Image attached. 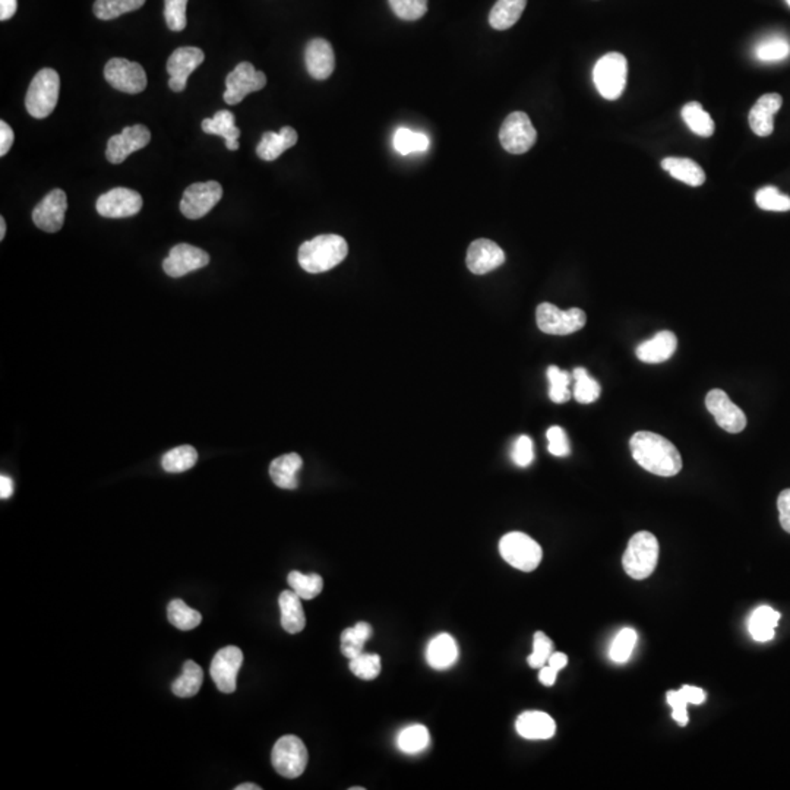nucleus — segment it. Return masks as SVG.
<instances>
[{
	"instance_id": "9b49d317",
	"label": "nucleus",
	"mask_w": 790,
	"mask_h": 790,
	"mask_svg": "<svg viewBox=\"0 0 790 790\" xmlns=\"http://www.w3.org/2000/svg\"><path fill=\"white\" fill-rule=\"evenodd\" d=\"M104 78L117 91L140 94L147 88L148 78L144 68L136 62L115 57L104 66Z\"/></svg>"
},
{
	"instance_id": "4d7b16f0",
	"label": "nucleus",
	"mask_w": 790,
	"mask_h": 790,
	"mask_svg": "<svg viewBox=\"0 0 790 790\" xmlns=\"http://www.w3.org/2000/svg\"><path fill=\"white\" fill-rule=\"evenodd\" d=\"M15 141V133L4 120L0 122V156L4 157L13 147Z\"/></svg>"
},
{
	"instance_id": "49530a36",
	"label": "nucleus",
	"mask_w": 790,
	"mask_h": 790,
	"mask_svg": "<svg viewBox=\"0 0 790 790\" xmlns=\"http://www.w3.org/2000/svg\"><path fill=\"white\" fill-rule=\"evenodd\" d=\"M637 644V632L632 628H623L611 647V658L616 663H625L630 660L632 651Z\"/></svg>"
},
{
	"instance_id": "a878e982",
	"label": "nucleus",
	"mask_w": 790,
	"mask_h": 790,
	"mask_svg": "<svg viewBox=\"0 0 790 790\" xmlns=\"http://www.w3.org/2000/svg\"><path fill=\"white\" fill-rule=\"evenodd\" d=\"M302 466H304V459L299 454H296V452L284 454L272 461L270 466V476H271L272 482L276 486L293 491L299 486L297 473Z\"/></svg>"
},
{
	"instance_id": "20e7f679",
	"label": "nucleus",
	"mask_w": 790,
	"mask_h": 790,
	"mask_svg": "<svg viewBox=\"0 0 790 790\" xmlns=\"http://www.w3.org/2000/svg\"><path fill=\"white\" fill-rule=\"evenodd\" d=\"M60 78L59 73L52 68L41 69L40 73L32 78L27 97H25V107L27 112L36 119H44L50 116L56 108L59 100Z\"/></svg>"
},
{
	"instance_id": "473e14b6",
	"label": "nucleus",
	"mask_w": 790,
	"mask_h": 790,
	"mask_svg": "<svg viewBox=\"0 0 790 790\" xmlns=\"http://www.w3.org/2000/svg\"><path fill=\"white\" fill-rule=\"evenodd\" d=\"M202 683H204V672L200 665L193 660H188L185 662L184 674L173 683V694L180 699H191L200 692Z\"/></svg>"
},
{
	"instance_id": "ea45409f",
	"label": "nucleus",
	"mask_w": 790,
	"mask_h": 790,
	"mask_svg": "<svg viewBox=\"0 0 790 790\" xmlns=\"http://www.w3.org/2000/svg\"><path fill=\"white\" fill-rule=\"evenodd\" d=\"M574 380V399L581 404H591L600 397V383L593 380L584 367H575L572 372Z\"/></svg>"
},
{
	"instance_id": "13d9d810",
	"label": "nucleus",
	"mask_w": 790,
	"mask_h": 790,
	"mask_svg": "<svg viewBox=\"0 0 790 790\" xmlns=\"http://www.w3.org/2000/svg\"><path fill=\"white\" fill-rule=\"evenodd\" d=\"M683 694L687 695L688 701L690 704H695V706H699V704H702L704 700H706V692L701 690V688L697 687H690V685H685L683 687Z\"/></svg>"
},
{
	"instance_id": "a18cd8bd",
	"label": "nucleus",
	"mask_w": 790,
	"mask_h": 790,
	"mask_svg": "<svg viewBox=\"0 0 790 790\" xmlns=\"http://www.w3.org/2000/svg\"><path fill=\"white\" fill-rule=\"evenodd\" d=\"M755 202L764 211H790V196L785 195L775 186L760 189L755 195Z\"/></svg>"
},
{
	"instance_id": "b1692460",
	"label": "nucleus",
	"mask_w": 790,
	"mask_h": 790,
	"mask_svg": "<svg viewBox=\"0 0 790 790\" xmlns=\"http://www.w3.org/2000/svg\"><path fill=\"white\" fill-rule=\"evenodd\" d=\"M515 729L526 739H551L556 732V723L543 711H526L517 718Z\"/></svg>"
},
{
	"instance_id": "cd10ccee",
	"label": "nucleus",
	"mask_w": 790,
	"mask_h": 790,
	"mask_svg": "<svg viewBox=\"0 0 790 790\" xmlns=\"http://www.w3.org/2000/svg\"><path fill=\"white\" fill-rule=\"evenodd\" d=\"M459 658V647L450 634H439L427 646L426 660L434 669L442 671L452 666Z\"/></svg>"
},
{
	"instance_id": "69168bd1",
	"label": "nucleus",
	"mask_w": 790,
	"mask_h": 790,
	"mask_svg": "<svg viewBox=\"0 0 790 790\" xmlns=\"http://www.w3.org/2000/svg\"><path fill=\"white\" fill-rule=\"evenodd\" d=\"M4 235H6V221H4V217L0 219V240L4 239Z\"/></svg>"
},
{
	"instance_id": "603ef678",
	"label": "nucleus",
	"mask_w": 790,
	"mask_h": 790,
	"mask_svg": "<svg viewBox=\"0 0 790 790\" xmlns=\"http://www.w3.org/2000/svg\"><path fill=\"white\" fill-rule=\"evenodd\" d=\"M546 438L549 441L547 450L555 457H567L571 452L570 441L567 434L561 426H552L547 429Z\"/></svg>"
},
{
	"instance_id": "c03bdc74",
	"label": "nucleus",
	"mask_w": 790,
	"mask_h": 790,
	"mask_svg": "<svg viewBox=\"0 0 790 790\" xmlns=\"http://www.w3.org/2000/svg\"><path fill=\"white\" fill-rule=\"evenodd\" d=\"M547 380L551 383L549 388V399L556 404L567 403L571 399V381L572 375L570 372L561 371L558 366L547 367Z\"/></svg>"
},
{
	"instance_id": "5701e85b",
	"label": "nucleus",
	"mask_w": 790,
	"mask_h": 790,
	"mask_svg": "<svg viewBox=\"0 0 790 790\" xmlns=\"http://www.w3.org/2000/svg\"><path fill=\"white\" fill-rule=\"evenodd\" d=\"M678 348V339L672 331H660L653 339L640 344L635 355L644 364H663L671 359Z\"/></svg>"
},
{
	"instance_id": "bf43d9fd",
	"label": "nucleus",
	"mask_w": 790,
	"mask_h": 790,
	"mask_svg": "<svg viewBox=\"0 0 790 790\" xmlns=\"http://www.w3.org/2000/svg\"><path fill=\"white\" fill-rule=\"evenodd\" d=\"M18 0H0V21H8L15 15Z\"/></svg>"
},
{
	"instance_id": "f8f14e48",
	"label": "nucleus",
	"mask_w": 790,
	"mask_h": 790,
	"mask_svg": "<svg viewBox=\"0 0 790 790\" xmlns=\"http://www.w3.org/2000/svg\"><path fill=\"white\" fill-rule=\"evenodd\" d=\"M265 85H267V75L256 71L253 64L249 62H242L226 78L224 101L230 106H236L242 103L248 94L261 91Z\"/></svg>"
},
{
	"instance_id": "7ed1b4c3",
	"label": "nucleus",
	"mask_w": 790,
	"mask_h": 790,
	"mask_svg": "<svg viewBox=\"0 0 790 790\" xmlns=\"http://www.w3.org/2000/svg\"><path fill=\"white\" fill-rule=\"evenodd\" d=\"M657 539L648 531H639L628 542L627 551L623 554V570L631 579L644 580L650 577L657 567L658 561Z\"/></svg>"
},
{
	"instance_id": "423d86ee",
	"label": "nucleus",
	"mask_w": 790,
	"mask_h": 790,
	"mask_svg": "<svg viewBox=\"0 0 790 790\" xmlns=\"http://www.w3.org/2000/svg\"><path fill=\"white\" fill-rule=\"evenodd\" d=\"M499 552L511 567L524 572H531L539 567L543 556L539 543L520 531L503 536L499 542Z\"/></svg>"
},
{
	"instance_id": "37998d69",
	"label": "nucleus",
	"mask_w": 790,
	"mask_h": 790,
	"mask_svg": "<svg viewBox=\"0 0 790 790\" xmlns=\"http://www.w3.org/2000/svg\"><path fill=\"white\" fill-rule=\"evenodd\" d=\"M790 55V43L783 37H769L755 47V57L761 62H778Z\"/></svg>"
},
{
	"instance_id": "0e129e2a",
	"label": "nucleus",
	"mask_w": 790,
	"mask_h": 790,
	"mask_svg": "<svg viewBox=\"0 0 790 790\" xmlns=\"http://www.w3.org/2000/svg\"><path fill=\"white\" fill-rule=\"evenodd\" d=\"M236 790H261V786H256L253 783H244L235 787Z\"/></svg>"
},
{
	"instance_id": "6ab92c4d",
	"label": "nucleus",
	"mask_w": 790,
	"mask_h": 790,
	"mask_svg": "<svg viewBox=\"0 0 790 790\" xmlns=\"http://www.w3.org/2000/svg\"><path fill=\"white\" fill-rule=\"evenodd\" d=\"M208 263H210V255L207 252L192 245L180 244L176 245L167 258L163 261V270L167 276L180 279L189 272L207 267Z\"/></svg>"
},
{
	"instance_id": "680f3d73",
	"label": "nucleus",
	"mask_w": 790,
	"mask_h": 790,
	"mask_svg": "<svg viewBox=\"0 0 790 790\" xmlns=\"http://www.w3.org/2000/svg\"><path fill=\"white\" fill-rule=\"evenodd\" d=\"M13 495V482L9 476H0V498L9 499Z\"/></svg>"
},
{
	"instance_id": "2f4dec72",
	"label": "nucleus",
	"mask_w": 790,
	"mask_h": 790,
	"mask_svg": "<svg viewBox=\"0 0 790 790\" xmlns=\"http://www.w3.org/2000/svg\"><path fill=\"white\" fill-rule=\"evenodd\" d=\"M526 4L527 0H498L489 15L492 29L505 31L514 27L523 15Z\"/></svg>"
},
{
	"instance_id": "864d4df0",
	"label": "nucleus",
	"mask_w": 790,
	"mask_h": 790,
	"mask_svg": "<svg viewBox=\"0 0 790 790\" xmlns=\"http://www.w3.org/2000/svg\"><path fill=\"white\" fill-rule=\"evenodd\" d=\"M512 461L519 468H528L533 459H535V448H533V441L530 436L521 435L515 441L514 448H512Z\"/></svg>"
},
{
	"instance_id": "393cba45",
	"label": "nucleus",
	"mask_w": 790,
	"mask_h": 790,
	"mask_svg": "<svg viewBox=\"0 0 790 790\" xmlns=\"http://www.w3.org/2000/svg\"><path fill=\"white\" fill-rule=\"evenodd\" d=\"M297 142V132L290 126H284L279 132H265L260 144L256 147V154L263 161H274L288 148L295 147Z\"/></svg>"
},
{
	"instance_id": "58836bf2",
	"label": "nucleus",
	"mask_w": 790,
	"mask_h": 790,
	"mask_svg": "<svg viewBox=\"0 0 790 790\" xmlns=\"http://www.w3.org/2000/svg\"><path fill=\"white\" fill-rule=\"evenodd\" d=\"M288 581L300 599H315L323 590V580L320 574H302L299 571H292L288 574Z\"/></svg>"
},
{
	"instance_id": "f257e3e1",
	"label": "nucleus",
	"mask_w": 790,
	"mask_h": 790,
	"mask_svg": "<svg viewBox=\"0 0 790 790\" xmlns=\"http://www.w3.org/2000/svg\"><path fill=\"white\" fill-rule=\"evenodd\" d=\"M630 448L635 461L653 475L672 477L683 470L678 448L665 436L653 432H637L631 438Z\"/></svg>"
},
{
	"instance_id": "1a4fd4ad",
	"label": "nucleus",
	"mask_w": 790,
	"mask_h": 790,
	"mask_svg": "<svg viewBox=\"0 0 790 790\" xmlns=\"http://www.w3.org/2000/svg\"><path fill=\"white\" fill-rule=\"evenodd\" d=\"M499 141L505 151L524 154L530 151L531 147L536 144L537 131L526 113L514 112L503 120L499 131Z\"/></svg>"
},
{
	"instance_id": "09e8293b",
	"label": "nucleus",
	"mask_w": 790,
	"mask_h": 790,
	"mask_svg": "<svg viewBox=\"0 0 790 790\" xmlns=\"http://www.w3.org/2000/svg\"><path fill=\"white\" fill-rule=\"evenodd\" d=\"M381 658L378 655H362L357 657L351 658L350 671L357 676V678L365 679V681H372L381 674Z\"/></svg>"
},
{
	"instance_id": "dca6fc26",
	"label": "nucleus",
	"mask_w": 790,
	"mask_h": 790,
	"mask_svg": "<svg viewBox=\"0 0 790 790\" xmlns=\"http://www.w3.org/2000/svg\"><path fill=\"white\" fill-rule=\"evenodd\" d=\"M706 408L715 416L716 422L723 431L729 434H741L746 426V416L736 404L732 403L729 395L722 390H711L706 397Z\"/></svg>"
},
{
	"instance_id": "bb28decb",
	"label": "nucleus",
	"mask_w": 790,
	"mask_h": 790,
	"mask_svg": "<svg viewBox=\"0 0 790 790\" xmlns=\"http://www.w3.org/2000/svg\"><path fill=\"white\" fill-rule=\"evenodd\" d=\"M279 605L281 611V627L284 631H288V634L302 632L306 625V618L299 596L293 590L283 591L279 595Z\"/></svg>"
},
{
	"instance_id": "6e6d98bb",
	"label": "nucleus",
	"mask_w": 790,
	"mask_h": 790,
	"mask_svg": "<svg viewBox=\"0 0 790 790\" xmlns=\"http://www.w3.org/2000/svg\"><path fill=\"white\" fill-rule=\"evenodd\" d=\"M778 519L783 530L790 533V489L780 492L777 499Z\"/></svg>"
},
{
	"instance_id": "052dcab7",
	"label": "nucleus",
	"mask_w": 790,
	"mask_h": 790,
	"mask_svg": "<svg viewBox=\"0 0 790 790\" xmlns=\"http://www.w3.org/2000/svg\"><path fill=\"white\" fill-rule=\"evenodd\" d=\"M556 676H558V671L554 669V667L549 666V665H545V666L540 669L539 679L540 683H542L545 687H552V685L555 683Z\"/></svg>"
},
{
	"instance_id": "3c124183",
	"label": "nucleus",
	"mask_w": 790,
	"mask_h": 790,
	"mask_svg": "<svg viewBox=\"0 0 790 790\" xmlns=\"http://www.w3.org/2000/svg\"><path fill=\"white\" fill-rule=\"evenodd\" d=\"M552 650H554V643L546 634H543L542 631L536 632L533 639V653L528 656L527 662L533 669L543 667L546 665L547 660L551 657Z\"/></svg>"
},
{
	"instance_id": "8fccbe9b",
	"label": "nucleus",
	"mask_w": 790,
	"mask_h": 790,
	"mask_svg": "<svg viewBox=\"0 0 790 790\" xmlns=\"http://www.w3.org/2000/svg\"><path fill=\"white\" fill-rule=\"evenodd\" d=\"M392 13L403 21H417L427 13V0H388Z\"/></svg>"
},
{
	"instance_id": "e433bc0d",
	"label": "nucleus",
	"mask_w": 790,
	"mask_h": 790,
	"mask_svg": "<svg viewBox=\"0 0 790 790\" xmlns=\"http://www.w3.org/2000/svg\"><path fill=\"white\" fill-rule=\"evenodd\" d=\"M167 618L177 630L192 631L200 625L202 614L189 607L184 600L175 599L168 603Z\"/></svg>"
},
{
	"instance_id": "a211bd4d",
	"label": "nucleus",
	"mask_w": 790,
	"mask_h": 790,
	"mask_svg": "<svg viewBox=\"0 0 790 790\" xmlns=\"http://www.w3.org/2000/svg\"><path fill=\"white\" fill-rule=\"evenodd\" d=\"M205 60V53L198 47H179L167 60V73L170 75L168 87L175 92L185 91L189 76Z\"/></svg>"
},
{
	"instance_id": "4468645a",
	"label": "nucleus",
	"mask_w": 790,
	"mask_h": 790,
	"mask_svg": "<svg viewBox=\"0 0 790 790\" xmlns=\"http://www.w3.org/2000/svg\"><path fill=\"white\" fill-rule=\"evenodd\" d=\"M142 196L128 188H115L97 200V212L106 219H128L141 211Z\"/></svg>"
},
{
	"instance_id": "de8ad7c7",
	"label": "nucleus",
	"mask_w": 790,
	"mask_h": 790,
	"mask_svg": "<svg viewBox=\"0 0 790 790\" xmlns=\"http://www.w3.org/2000/svg\"><path fill=\"white\" fill-rule=\"evenodd\" d=\"M186 6L188 0H164V18L172 31H184L186 29Z\"/></svg>"
},
{
	"instance_id": "f704fd0d",
	"label": "nucleus",
	"mask_w": 790,
	"mask_h": 790,
	"mask_svg": "<svg viewBox=\"0 0 790 790\" xmlns=\"http://www.w3.org/2000/svg\"><path fill=\"white\" fill-rule=\"evenodd\" d=\"M683 119L687 124L688 128L694 132L695 135L708 136L715 133V122L711 119L710 115L704 110L701 104L697 101L688 103L683 108Z\"/></svg>"
},
{
	"instance_id": "a19ab883",
	"label": "nucleus",
	"mask_w": 790,
	"mask_h": 790,
	"mask_svg": "<svg viewBox=\"0 0 790 790\" xmlns=\"http://www.w3.org/2000/svg\"><path fill=\"white\" fill-rule=\"evenodd\" d=\"M198 452L191 445H182L164 454L161 466L167 473H184L195 466Z\"/></svg>"
},
{
	"instance_id": "412c9836",
	"label": "nucleus",
	"mask_w": 790,
	"mask_h": 790,
	"mask_svg": "<svg viewBox=\"0 0 790 790\" xmlns=\"http://www.w3.org/2000/svg\"><path fill=\"white\" fill-rule=\"evenodd\" d=\"M305 62L312 78L318 81L328 80L336 69V56L330 41L313 39L305 48Z\"/></svg>"
},
{
	"instance_id": "e2e57ef3",
	"label": "nucleus",
	"mask_w": 790,
	"mask_h": 790,
	"mask_svg": "<svg viewBox=\"0 0 790 790\" xmlns=\"http://www.w3.org/2000/svg\"><path fill=\"white\" fill-rule=\"evenodd\" d=\"M567 655H563V653H552L551 657L547 660V665L558 672L562 671L563 667L567 666Z\"/></svg>"
},
{
	"instance_id": "39448f33",
	"label": "nucleus",
	"mask_w": 790,
	"mask_h": 790,
	"mask_svg": "<svg viewBox=\"0 0 790 790\" xmlns=\"http://www.w3.org/2000/svg\"><path fill=\"white\" fill-rule=\"evenodd\" d=\"M628 64L621 53H607L600 57L593 71V81L600 96L606 100H616L623 96L627 85Z\"/></svg>"
},
{
	"instance_id": "4c0bfd02",
	"label": "nucleus",
	"mask_w": 790,
	"mask_h": 790,
	"mask_svg": "<svg viewBox=\"0 0 790 790\" xmlns=\"http://www.w3.org/2000/svg\"><path fill=\"white\" fill-rule=\"evenodd\" d=\"M144 4L145 0H96L92 11L99 20L110 21L138 11Z\"/></svg>"
},
{
	"instance_id": "c756f323",
	"label": "nucleus",
	"mask_w": 790,
	"mask_h": 790,
	"mask_svg": "<svg viewBox=\"0 0 790 790\" xmlns=\"http://www.w3.org/2000/svg\"><path fill=\"white\" fill-rule=\"evenodd\" d=\"M662 167L672 177L681 180V182L690 185V186H701L706 182V173L702 170L701 166L695 163L694 160H691V159L667 157V159L662 161Z\"/></svg>"
},
{
	"instance_id": "ddd939ff",
	"label": "nucleus",
	"mask_w": 790,
	"mask_h": 790,
	"mask_svg": "<svg viewBox=\"0 0 790 790\" xmlns=\"http://www.w3.org/2000/svg\"><path fill=\"white\" fill-rule=\"evenodd\" d=\"M244 663V653L239 647H224L217 651L210 666V674L217 688L224 694H232L237 687V674Z\"/></svg>"
},
{
	"instance_id": "338daca9",
	"label": "nucleus",
	"mask_w": 790,
	"mask_h": 790,
	"mask_svg": "<svg viewBox=\"0 0 790 790\" xmlns=\"http://www.w3.org/2000/svg\"><path fill=\"white\" fill-rule=\"evenodd\" d=\"M786 2H787V4H789V6H790V0H786Z\"/></svg>"
},
{
	"instance_id": "6e6552de",
	"label": "nucleus",
	"mask_w": 790,
	"mask_h": 790,
	"mask_svg": "<svg viewBox=\"0 0 790 790\" xmlns=\"http://www.w3.org/2000/svg\"><path fill=\"white\" fill-rule=\"evenodd\" d=\"M271 760L279 776L296 778L304 775L309 755L302 739L295 734H286L272 748Z\"/></svg>"
},
{
	"instance_id": "7c9ffc66",
	"label": "nucleus",
	"mask_w": 790,
	"mask_h": 790,
	"mask_svg": "<svg viewBox=\"0 0 790 790\" xmlns=\"http://www.w3.org/2000/svg\"><path fill=\"white\" fill-rule=\"evenodd\" d=\"M780 621V614L773 607L761 606L755 609L750 618V634L755 641L767 643L775 639V631Z\"/></svg>"
},
{
	"instance_id": "f03ea898",
	"label": "nucleus",
	"mask_w": 790,
	"mask_h": 790,
	"mask_svg": "<svg viewBox=\"0 0 790 790\" xmlns=\"http://www.w3.org/2000/svg\"><path fill=\"white\" fill-rule=\"evenodd\" d=\"M348 253V242L341 236L321 235L300 246L297 260L305 271L321 274L343 262Z\"/></svg>"
},
{
	"instance_id": "4be33fe9",
	"label": "nucleus",
	"mask_w": 790,
	"mask_h": 790,
	"mask_svg": "<svg viewBox=\"0 0 790 790\" xmlns=\"http://www.w3.org/2000/svg\"><path fill=\"white\" fill-rule=\"evenodd\" d=\"M783 99L778 94H766L760 97L754 107L751 108L750 126L755 135L769 136L775 131V115L782 107Z\"/></svg>"
},
{
	"instance_id": "5fc2aeb1",
	"label": "nucleus",
	"mask_w": 790,
	"mask_h": 790,
	"mask_svg": "<svg viewBox=\"0 0 790 790\" xmlns=\"http://www.w3.org/2000/svg\"><path fill=\"white\" fill-rule=\"evenodd\" d=\"M667 702L672 707V717L674 722H678L681 726H685L688 723L687 707L690 704L687 695L683 694V690L669 691L667 692Z\"/></svg>"
},
{
	"instance_id": "0eeeda50",
	"label": "nucleus",
	"mask_w": 790,
	"mask_h": 790,
	"mask_svg": "<svg viewBox=\"0 0 790 790\" xmlns=\"http://www.w3.org/2000/svg\"><path fill=\"white\" fill-rule=\"evenodd\" d=\"M536 321L540 331L549 336H570L583 330L587 322L586 312L579 307L562 311L552 304H542L536 311Z\"/></svg>"
},
{
	"instance_id": "f3484780",
	"label": "nucleus",
	"mask_w": 790,
	"mask_h": 790,
	"mask_svg": "<svg viewBox=\"0 0 790 790\" xmlns=\"http://www.w3.org/2000/svg\"><path fill=\"white\" fill-rule=\"evenodd\" d=\"M68 210V198L62 189H53L44 196L40 204L32 211V221L46 233H56L64 228V214Z\"/></svg>"
},
{
	"instance_id": "c85d7f7f",
	"label": "nucleus",
	"mask_w": 790,
	"mask_h": 790,
	"mask_svg": "<svg viewBox=\"0 0 790 790\" xmlns=\"http://www.w3.org/2000/svg\"><path fill=\"white\" fill-rule=\"evenodd\" d=\"M202 131L211 135L221 136L226 140V147L230 151L239 150L240 129L235 125V115L228 110H219L211 119L202 120Z\"/></svg>"
},
{
	"instance_id": "aec40b11",
	"label": "nucleus",
	"mask_w": 790,
	"mask_h": 790,
	"mask_svg": "<svg viewBox=\"0 0 790 790\" xmlns=\"http://www.w3.org/2000/svg\"><path fill=\"white\" fill-rule=\"evenodd\" d=\"M466 262L473 274L483 276L501 267L505 262V253L495 242L477 239L468 246Z\"/></svg>"
},
{
	"instance_id": "79ce46f5",
	"label": "nucleus",
	"mask_w": 790,
	"mask_h": 790,
	"mask_svg": "<svg viewBox=\"0 0 790 790\" xmlns=\"http://www.w3.org/2000/svg\"><path fill=\"white\" fill-rule=\"evenodd\" d=\"M431 141L422 132H413L408 128H399L394 133L395 151L401 156H408L411 152L426 151Z\"/></svg>"
},
{
	"instance_id": "2eb2a0df",
	"label": "nucleus",
	"mask_w": 790,
	"mask_h": 790,
	"mask_svg": "<svg viewBox=\"0 0 790 790\" xmlns=\"http://www.w3.org/2000/svg\"><path fill=\"white\" fill-rule=\"evenodd\" d=\"M151 141V132L144 125H133L108 140L106 159L112 164L124 163L132 152L142 150Z\"/></svg>"
},
{
	"instance_id": "c9c22d12",
	"label": "nucleus",
	"mask_w": 790,
	"mask_h": 790,
	"mask_svg": "<svg viewBox=\"0 0 790 790\" xmlns=\"http://www.w3.org/2000/svg\"><path fill=\"white\" fill-rule=\"evenodd\" d=\"M431 743V734L424 725H411L399 732L397 745L406 754H419Z\"/></svg>"
},
{
	"instance_id": "9d476101",
	"label": "nucleus",
	"mask_w": 790,
	"mask_h": 790,
	"mask_svg": "<svg viewBox=\"0 0 790 790\" xmlns=\"http://www.w3.org/2000/svg\"><path fill=\"white\" fill-rule=\"evenodd\" d=\"M223 198V188L216 180L193 184L186 188L180 201V211L186 219H200L207 216Z\"/></svg>"
},
{
	"instance_id": "72a5a7b5",
	"label": "nucleus",
	"mask_w": 790,
	"mask_h": 790,
	"mask_svg": "<svg viewBox=\"0 0 790 790\" xmlns=\"http://www.w3.org/2000/svg\"><path fill=\"white\" fill-rule=\"evenodd\" d=\"M372 634L374 630L367 623H359L355 627L346 628L341 634V653L350 660L362 655L365 643L372 639Z\"/></svg>"
}]
</instances>
